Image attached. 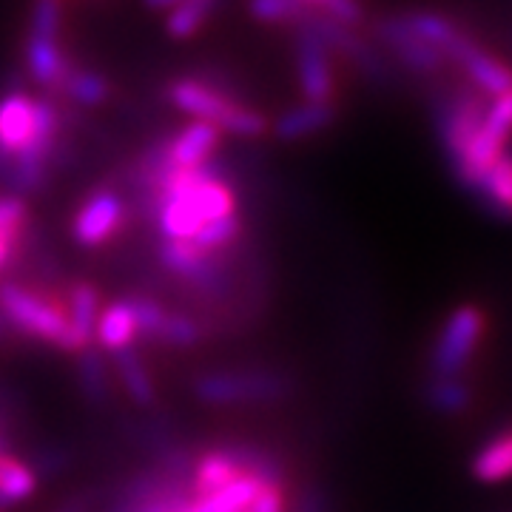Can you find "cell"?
I'll return each instance as SVG.
<instances>
[{"instance_id": "obj_1", "label": "cell", "mask_w": 512, "mask_h": 512, "mask_svg": "<svg viewBox=\"0 0 512 512\" xmlns=\"http://www.w3.org/2000/svg\"><path fill=\"white\" fill-rule=\"evenodd\" d=\"M165 100L177 111L194 120L211 123L220 131H231L237 137H262L271 123L259 109L245 106L231 86L214 74H183L165 86Z\"/></svg>"}, {"instance_id": "obj_2", "label": "cell", "mask_w": 512, "mask_h": 512, "mask_svg": "<svg viewBox=\"0 0 512 512\" xmlns=\"http://www.w3.org/2000/svg\"><path fill=\"white\" fill-rule=\"evenodd\" d=\"M296 384L285 370L274 367H239V370H205L194 382L191 393L211 407L239 404H276L293 396Z\"/></svg>"}, {"instance_id": "obj_3", "label": "cell", "mask_w": 512, "mask_h": 512, "mask_svg": "<svg viewBox=\"0 0 512 512\" xmlns=\"http://www.w3.org/2000/svg\"><path fill=\"white\" fill-rule=\"evenodd\" d=\"M0 313L9 322V328L37 339L43 345H52L66 353H77L80 342L74 339L72 325L66 308L52 302L49 296L37 293L35 288L23 285V282H3L0 285Z\"/></svg>"}, {"instance_id": "obj_4", "label": "cell", "mask_w": 512, "mask_h": 512, "mask_svg": "<svg viewBox=\"0 0 512 512\" xmlns=\"http://www.w3.org/2000/svg\"><path fill=\"white\" fill-rule=\"evenodd\" d=\"M293 63L302 97L316 103H333L336 74L330 63V49L305 18L293 23Z\"/></svg>"}, {"instance_id": "obj_5", "label": "cell", "mask_w": 512, "mask_h": 512, "mask_svg": "<svg viewBox=\"0 0 512 512\" xmlns=\"http://www.w3.org/2000/svg\"><path fill=\"white\" fill-rule=\"evenodd\" d=\"M433 114H436L441 146L447 151L450 163H456L458 154L467 148V143L481 128V120L487 114V103L478 94V89H453V92H441L436 97Z\"/></svg>"}, {"instance_id": "obj_6", "label": "cell", "mask_w": 512, "mask_h": 512, "mask_svg": "<svg viewBox=\"0 0 512 512\" xmlns=\"http://www.w3.org/2000/svg\"><path fill=\"white\" fill-rule=\"evenodd\" d=\"M484 333V313L473 305H461L450 313V319L444 322L439 333V342L430 356V367L436 379L458 376L464 367L470 365L473 353Z\"/></svg>"}, {"instance_id": "obj_7", "label": "cell", "mask_w": 512, "mask_h": 512, "mask_svg": "<svg viewBox=\"0 0 512 512\" xmlns=\"http://www.w3.org/2000/svg\"><path fill=\"white\" fill-rule=\"evenodd\" d=\"M126 200L117 188L100 185L94 188L72 217V239L80 248H97L106 245L120 228L126 225Z\"/></svg>"}, {"instance_id": "obj_8", "label": "cell", "mask_w": 512, "mask_h": 512, "mask_svg": "<svg viewBox=\"0 0 512 512\" xmlns=\"http://www.w3.org/2000/svg\"><path fill=\"white\" fill-rule=\"evenodd\" d=\"M305 20L316 29V35L325 40V46H328L330 52L348 57L350 63L365 74L370 83H379V86L393 83V69L387 66V60L379 55L376 46H370V43H365L362 37L356 35L353 26H345L339 20L322 15V12H313V6L311 12L305 15Z\"/></svg>"}, {"instance_id": "obj_9", "label": "cell", "mask_w": 512, "mask_h": 512, "mask_svg": "<svg viewBox=\"0 0 512 512\" xmlns=\"http://www.w3.org/2000/svg\"><path fill=\"white\" fill-rule=\"evenodd\" d=\"M376 35L384 46L393 52V57L402 63L404 69H410L413 74H436L441 69V63L447 57L441 55L436 46H430L424 37H419L402 15H390L376 23Z\"/></svg>"}, {"instance_id": "obj_10", "label": "cell", "mask_w": 512, "mask_h": 512, "mask_svg": "<svg viewBox=\"0 0 512 512\" xmlns=\"http://www.w3.org/2000/svg\"><path fill=\"white\" fill-rule=\"evenodd\" d=\"M447 57L458 60L464 66V72L470 74V80L476 83V89H481L490 97H501V94L512 92V69L504 66L501 60H495L493 55H487L484 49H478L470 37L461 35L456 37V43L450 46Z\"/></svg>"}, {"instance_id": "obj_11", "label": "cell", "mask_w": 512, "mask_h": 512, "mask_svg": "<svg viewBox=\"0 0 512 512\" xmlns=\"http://www.w3.org/2000/svg\"><path fill=\"white\" fill-rule=\"evenodd\" d=\"M72 63V57L66 55V49L60 46V37L29 35V40H26V72L35 83H40L52 94H57L63 77L72 69Z\"/></svg>"}, {"instance_id": "obj_12", "label": "cell", "mask_w": 512, "mask_h": 512, "mask_svg": "<svg viewBox=\"0 0 512 512\" xmlns=\"http://www.w3.org/2000/svg\"><path fill=\"white\" fill-rule=\"evenodd\" d=\"M77 387L83 402L94 410H109L114 404V384H111L106 356L97 345H86L77 350Z\"/></svg>"}, {"instance_id": "obj_13", "label": "cell", "mask_w": 512, "mask_h": 512, "mask_svg": "<svg viewBox=\"0 0 512 512\" xmlns=\"http://www.w3.org/2000/svg\"><path fill=\"white\" fill-rule=\"evenodd\" d=\"M336 120V106L333 103H316V100H305L299 106L285 109L274 120L271 131L276 134V140L282 143H293V140H302V137H311L319 134L325 128L333 126Z\"/></svg>"}, {"instance_id": "obj_14", "label": "cell", "mask_w": 512, "mask_h": 512, "mask_svg": "<svg viewBox=\"0 0 512 512\" xmlns=\"http://www.w3.org/2000/svg\"><path fill=\"white\" fill-rule=\"evenodd\" d=\"M473 191L495 217L512 220V146L501 148L490 168L478 177Z\"/></svg>"}, {"instance_id": "obj_15", "label": "cell", "mask_w": 512, "mask_h": 512, "mask_svg": "<svg viewBox=\"0 0 512 512\" xmlns=\"http://www.w3.org/2000/svg\"><path fill=\"white\" fill-rule=\"evenodd\" d=\"M94 345L106 353H114V350L128 348L137 342V322H134V311H131V302L128 296L117 299L106 305L100 316H97V325H94Z\"/></svg>"}, {"instance_id": "obj_16", "label": "cell", "mask_w": 512, "mask_h": 512, "mask_svg": "<svg viewBox=\"0 0 512 512\" xmlns=\"http://www.w3.org/2000/svg\"><path fill=\"white\" fill-rule=\"evenodd\" d=\"M111 362H114V370H117L120 382L126 387L128 399L137 404V407L151 410L154 402H157V387H154V379H151V373H148L143 356L137 353V345L114 350V353H111Z\"/></svg>"}, {"instance_id": "obj_17", "label": "cell", "mask_w": 512, "mask_h": 512, "mask_svg": "<svg viewBox=\"0 0 512 512\" xmlns=\"http://www.w3.org/2000/svg\"><path fill=\"white\" fill-rule=\"evenodd\" d=\"M66 316L72 325L74 339L80 342V348L94 342V325L100 316V293L92 282H72L69 293H66Z\"/></svg>"}, {"instance_id": "obj_18", "label": "cell", "mask_w": 512, "mask_h": 512, "mask_svg": "<svg viewBox=\"0 0 512 512\" xmlns=\"http://www.w3.org/2000/svg\"><path fill=\"white\" fill-rule=\"evenodd\" d=\"M245 476V470L239 467L237 461L222 453L220 447H205L200 450V456L194 461V473H191V487H194V495H205L220 490L225 484H231L234 478Z\"/></svg>"}, {"instance_id": "obj_19", "label": "cell", "mask_w": 512, "mask_h": 512, "mask_svg": "<svg viewBox=\"0 0 512 512\" xmlns=\"http://www.w3.org/2000/svg\"><path fill=\"white\" fill-rule=\"evenodd\" d=\"M57 94L66 97V100H72L74 106L94 109V106H103L111 97V83L106 74L72 63V69L66 72Z\"/></svg>"}, {"instance_id": "obj_20", "label": "cell", "mask_w": 512, "mask_h": 512, "mask_svg": "<svg viewBox=\"0 0 512 512\" xmlns=\"http://www.w3.org/2000/svg\"><path fill=\"white\" fill-rule=\"evenodd\" d=\"M126 439L146 456H154L157 450H163L165 444H171L177 436V424L168 413H148V416H137L123 424Z\"/></svg>"}, {"instance_id": "obj_21", "label": "cell", "mask_w": 512, "mask_h": 512, "mask_svg": "<svg viewBox=\"0 0 512 512\" xmlns=\"http://www.w3.org/2000/svg\"><path fill=\"white\" fill-rule=\"evenodd\" d=\"M35 470L20 461L18 453H9V456H0V510H9L20 501L32 498L37 490Z\"/></svg>"}, {"instance_id": "obj_22", "label": "cell", "mask_w": 512, "mask_h": 512, "mask_svg": "<svg viewBox=\"0 0 512 512\" xmlns=\"http://www.w3.org/2000/svg\"><path fill=\"white\" fill-rule=\"evenodd\" d=\"M220 0H185L180 6L168 9L165 18V32L174 40H188L200 32L202 26L211 20V15L217 12Z\"/></svg>"}, {"instance_id": "obj_23", "label": "cell", "mask_w": 512, "mask_h": 512, "mask_svg": "<svg viewBox=\"0 0 512 512\" xmlns=\"http://www.w3.org/2000/svg\"><path fill=\"white\" fill-rule=\"evenodd\" d=\"M473 476L478 481H487V484L512 478V433L498 436L478 453L476 461H473Z\"/></svg>"}, {"instance_id": "obj_24", "label": "cell", "mask_w": 512, "mask_h": 512, "mask_svg": "<svg viewBox=\"0 0 512 512\" xmlns=\"http://www.w3.org/2000/svg\"><path fill=\"white\" fill-rule=\"evenodd\" d=\"M402 18L416 35L424 37L430 46H436L444 57L450 52V46L456 43V37L461 35L456 23L450 18H444V15H439V12H407Z\"/></svg>"}, {"instance_id": "obj_25", "label": "cell", "mask_w": 512, "mask_h": 512, "mask_svg": "<svg viewBox=\"0 0 512 512\" xmlns=\"http://www.w3.org/2000/svg\"><path fill=\"white\" fill-rule=\"evenodd\" d=\"M205 328L191 316L183 311H165L163 325H160V336H157V345H168V348H194L200 345Z\"/></svg>"}, {"instance_id": "obj_26", "label": "cell", "mask_w": 512, "mask_h": 512, "mask_svg": "<svg viewBox=\"0 0 512 512\" xmlns=\"http://www.w3.org/2000/svg\"><path fill=\"white\" fill-rule=\"evenodd\" d=\"M239 234H242V220H239L237 211H231V214H222L217 220L205 222L191 237V242L200 251H228L239 239Z\"/></svg>"}, {"instance_id": "obj_27", "label": "cell", "mask_w": 512, "mask_h": 512, "mask_svg": "<svg viewBox=\"0 0 512 512\" xmlns=\"http://www.w3.org/2000/svg\"><path fill=\"white\" fill-rule=\"evenodd\" d=\"M72 461V450H69L66 444H60V441H40V444H35V447L29 450V458H26V464L35 470L37 478L66 476L69 467H72Z\"/></svg>"}, {"instance_id": "obj_28", "label": "cell", "mask_w": 512, "mask_h": 512, "mask_svg": "<svg viewBox=\"0 0 512 512\" xmlns=\"http://www.w3.org/2000/svg\"><path fill=\"white\" fill-rule=\"evenodd\" d=\"M248 12L259 23L293 26L311 12V3L308 0H248Z\"/></svg>"}, {"instance_id": "obj_29", "label": "cell", "mask_w": 512, "mask_h": 512, "mask_svg": "<svg viewBox=\"0 0 512 512\" xmlns=\"http://www.w3.org/2000/svg\"><path fill=\"white\" fill-rule=\"evenodd\" d=\"M128 302H131L134 322H137V339L140 342H157L165 316L163 305L154 296H146V293H131Z\"/></svg>"}, {"instance_id": "obj_30", "label": "cell", "mask_w": 512, "mask_h": 512, "mask_svg": "<svg viewBox=\"0 0 512 512\" xmlns=\"http://www.w3.org/2000/svg\"><path fill=\"white\" fill-rule=\"evenodd\" d=\"M430 404L439 410V413H461L467 404H470V387L464 382H458L456 376H447V379H436L430 384Z\"/></svg>"}, {"instance_id": "obj_31", "label": "cell", "mask_w": 512, "mask_h": 512, "mask_svg": "<svg viewBox=\"0 0 512 512\" xmlns=\"http://www.w3.org/2000/svg\"><path fill=\"white\" fill-rule=\"evenodd\" d=\"M60 29H63V3L60 0H35L29 35L60 37Z\"/></svg>"}, {"instance_id": "obj_32", "label": "cell", "mask_w": 512, "mask_h": 512, "mask_svg": "<svg viewBox=\"0 0 512 512\" xmlns=\"http://www.w3.org/2000/svg\"><path fill=\"white\" fill-rule=\"evenodd\" d=\"M313 6L322 9V15L339 20L345 26H353V29L365 20V9L359 0H313Z\"/></svg>"}, {"instance_id": "obj_33", "label": "cell", "mask_w": 512, "mask_h": 512, "mask_svg": "<svg viewBox=\"0 0 512 512\" xmlns=\"http://www.w3.org/2000/svg\"><path fill=\"white\" fill-rule=\"evenodd\" d=\"M291 512H330V498L325 493V487L319 481L302 484L293 495Z\"/></svg>"}, {"instance_id": "obj_34", "label": "cell", "mask_w": 512, "mask_h": 512, "mask_svg": "<svg viewBox=\"0 0 512 512\" xmlns=\"http://www.w3.org/2000/svg\"><path fill=\"white\" fill-rule=\"evenodd\" d=\"M248 512H288V487L262 484Z\"/></svg>"}, {"instance_id": "obj_35", "label": "cell", "mask_w": 512, "mask_h": 512, "mask_svg": "<svg viewBox=\"0 0 512 512\" xmlns=\"http://www.w3.org/2000/svg\"><path fill=\"white\" fill-rule=\"evenodd\" d=\"M180 3H185V0H143V6L146 9H151V12H160V9H174V6H180Z\"/></svg>"}, {"instance_id": "obj_36", "label": "cell", "mask_w": 512, "mask_h": 512, "mask_svg": "<svg viewBox=\"0 0 512 512\" xmlns=\"http://www.w3.org/2000/svg\"><path fill=\"white\" fill-rule=\"evenodd\" d=\"M9 322H6V319H3V313H0V345H3V339H6V336H9Z\"/></svg>"}, {"instance_id": "obj_37", "label": "cell", "mask_w": 512, "mask_h": 512, "mask_svg": "<svg viewBox=\"0 0 512 512\" xmlns=\"http://www.w3.org/2000/svg\"><path fill=\"white\" fill-rule=\"evenodd\" d=\"M57 512H72V510H60V507H57Z\"/></svg>"}, {"instance_id": "obj_38", "label": "cell", "mask_w": 512, "mask_h": 512, "mask_svg": "<svg viewBox=\"0 0 512 512\" xmlns=\"http://www.w3.org/2000/svg\"><path fill=\"white\" fill-rule=\"evenodd\" d=\"M308 3H311V6H313V0H308Z\"/></svg>"}]
</instances>
